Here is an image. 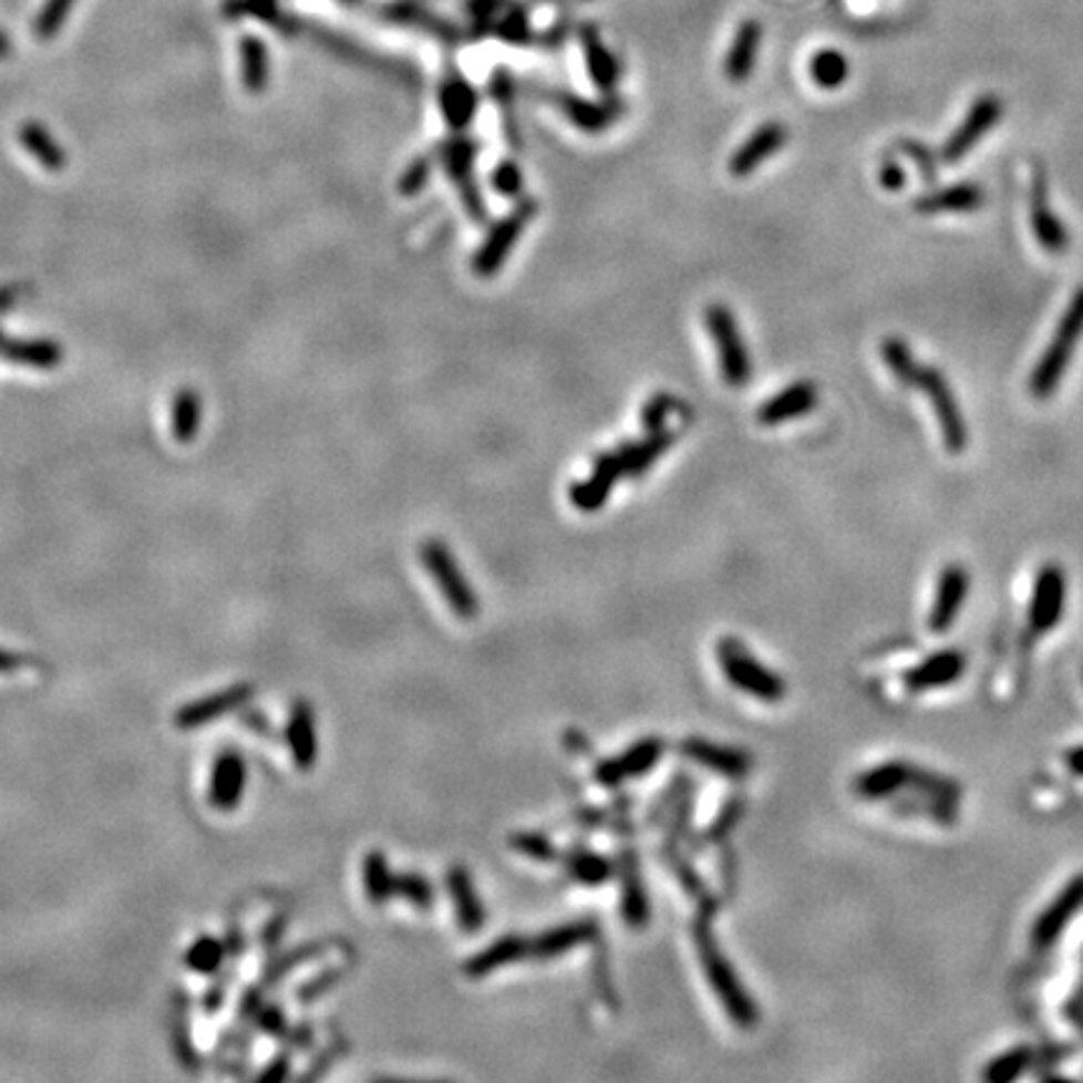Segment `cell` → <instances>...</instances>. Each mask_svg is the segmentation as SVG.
Instances as JSON below:
<instances>
[{"label": "cell", "mask_w": 1083, "mask_h": 1083, "mask_svg": "<svg viewBox=\"0 0 1083 1083\" xmlns=\"http://www.w3.org/2000/svg\"><path fill=\"white\" fill-rule=\"evenodd\" d=\"M853 791L863 801L880 803V801H893V797L916 791L924 797V805L930 818L936 821H948L953 815V807L958 795V785L953 781H948L943 775H936L930 771H920V767L910 763H900V760H888V763L873 765L866 773H860L853 781Z\"/></svg>", "instance_id": "6da1fadb"}, {"label": "cell", "mask_w": 1083, "mask_h": 1083, "mask_svg": "<svg viewBox=\"0 0 1083 1083\" xmlns=\"http://www.w3.org/2000/svg\"><path fill=\"white\" fill-rule=\"evenodd\" d=\"M692 938H695L702 971H705L712 993L718 996V1001L722 1009H725L728 1019L743 1031L755 1029L757 1005L753 1001V996L745 991V986L740 983V978L735 973V968L730 966L728 956L720 951L708 920H698L695 928H692Z\"/></svg>", "instance_id": "7a4b0ae2"}, {"label": "cell", "mask_w": 1083, "mask_h": 1083, "mask_svg": "<svg viewBox=\"0 0 1083 1083\" xmlns=\"http://www.w3.org/2000/svg\"><path fill=\"white\" fill-rule=\"evenodd\" d=\"M1081 339H1083V287L1071 297L1046 351H1043L1039 364H1035V369L1031 372L1029 389L1035 399H1049L1053 392H1056L1059 384L1063 382V377L1069 372V364L1073 354H1076Z\"/></svg>", "instance_id": "3957f363"}, {"label": "cell", "mask_w": 1083, "mask_h": 1083, "mask_svg": "<svg viewBox=\"0 0 1083 1083\" xmlns=\"http://www.w3.org/2000/svg\"><path fill=\"white\" fill-rule=\"evenodd\" d=\"M715 654H718L720 670L725 672L728 682L735 690L745 692V695L755 698L760 702H767V705L781 702L785 698L787 692L785 680L771 668H765V664L760 662L738 638H722L718 642Z\"/></svg>", "instance_id": "277c9868"}, {"label": "cell", "mask_w": 1083, "mask_h": 1083, "mask_svg": "<svg viewBox=\"0 0 1083 1083\" xmlns=\"http://www.w3.org/2000/svg\"><path fill=\"white\" fill-rule=\"evenodd\" d=\"M705 324L718 351L722 379L733 389L747 386L753 379V361H750L745 337L740 334L735 313L725 303H710L705 309Z\"/></svg>", "instance_id": "5b68a950"}, {"label": "cell", "mask_w": 1083, "mask_h": 1083, "mask_svg": "<svg viewBox=\"0 0 1083 1083\" xmlns=\"http://www.w3.org/2000/svg\"><path fill=\"white\" fill-rule=\"evenodd\" d=\"M422 565L426 567V573L432 575L434 585L440 587V592L444 595L446 605L452 607V612L462 617V620H472L479 610L477 595L467 582V577L457 565V559L450 553V547L444 545L442 539H426L420 549Z\"/></svg>", "instance_id": "8992f818"}, {"label": "cell", "mask_w": 1083, "mask_h": 1083, "mask_svg": "<svg viewBox=\"0 0 1083 1083\" xmlns=\"http://www.w3.org/2000/svg\"><path fill=\"white\" fill-rule=\"evenodd\" d=\"M916 389H920L934 406L946 450L951 454H963L968 446V424L946 374L938 372L936 367H920Z\"/></svg>", "instance_id": "52a82bcc"}, {"label": "cell", "mask_w": 1083, "mask_h": 1083, "mask_svg": "<svg viewBox=\"0 0 1083 1083\" xmlns=\"http://www.w3.org/2000/svg\"><path fill=\"white\" fill-rule=\"evenodd\" d=\"M535 212H537V204L532 202V198H525V202H519L505 218H499V221L492 226L487 239H484V244L472 259V269L477 277L482 279L494 277V274L505 266L507 256L512 254V249H515L519 236L525 234Z\"/></svg>", "instance_id": "ba28073f"}, {"label": "cell", "mask_w": 1083, "mask_h": 1083, "mask_svg": "<svg viewBox=\"0 0 1083 1083\" xmlns=\"http://www.w3.org/2000/svg\"><path fill=\"white\" fill-rule=\"evenodd\" d=\"M1066 592L1069 582L1061 565L1046 563L1035 573L1029 615H1025L1031 635L1041 638V635L1056 630L1063 612H1066Z\"/></svg>", "instance_id": "9c48e42d"}, {"label": "cell", "mask_w": 1083, "mask_h": 1083, "mask_svg": "<svg viewBox=\"0 0 1083 1083\" xmlns=\"http://www.w3.org/2000/svg\"><path fill=\"white\" fill-rule=\"evenodd\" d=\"M1081 910H1083V873L1076 878H1071L1066 886L1053 896L1049 906L1035 916L1031 928V946L1035 951H1049V948L1066 934V928L1073 924V918H1076Z\"/></svg>", "instance_id": "30bf717a"}, {"label": "cell", "mask_w": 1083, "mask_h": 1083, "mask_svg": "<svg viewBox=\"0 0 1083 1083\" xmlns=\"http://www.w3.org/2000/svg\"><path fill=\"white\" fill-rule=\"evenodd\" d=\"M440 158L446 168V174L454 180V186L460 188V196L464 202L472 218L484 221L487 216V208H484V198L479 194L477 180H474V158H477V144L467 136H454L450 141H444L440 146Z\"/></svg>", "instance_id": "8fae6325"}, {"label": "cell", "mask_w": 1083, "mask_h": 1083, "mask_svg": "<svg viewBox=\"0 0 1083 1083\" xmlns=\"http://www.w3.org/2000/svg\"><path fill=\"white\" fill-rule=\"evenodd\" d=\"M1003 116V101L993 93H986V96H978L973 101L971 111L966 113V118L961 121L951 138L946 141L943 146V161L946 164H958L963 161L971 151L976 148L978 141H981L988 131H991L999 118Z\"/></svg>", "instance_id": "7c38bea8"}, {"label": "cell", "mask_w": 1083, "mask_h": 1083, "mask_svg": "<svg viewBox=\"0 0 1083 1083\" xmlns=\"http://www.w3.org/2000/svg\"><path fill=\"white\" fill-rule=\"evenodd\" d=\"M968 590H971V575L963 565H948L940 569L934 605H930L928 612L930 632L943 635L951 630L968 600Z\"/></svg>", "instance_id": "4fadbf2b"}, {"label": "cell", "mask_w": 1083, "mask_h": 1083, "mask_svg": "<svg viewBox=\"0 0 1083 1083\" xmlns=\"http://www.w3.org/2000/svg\"><path fill=\"white\" fill-rule=\"evenodd\" d=\"M662 753H664V743L660 738L638 740V743L627 747L625 753L615 755V757L605 760V763L597 765L595 767V781H597V785H602V787H617L627 781H632V777L648 775L652 767L658 765V760L662 757Z\"/></svg>", "instance_id": "5bb4252c"}, {"label": "cell", "mask_w": 1083, "mask_h": 1083, "mask_svg": "<svg viewBox=\"0 0 1083 1083\" xmlns=\"http://www.w3.org/2000/svg\"><path fill=\"white\" fill-rule=\"evenodd\" d=\"M680 753L692 763L708 767V771L722 777H733V781H740V777L753 771V757L745 750L718 745L705 738H688L685 743H680Z\"/></svg>", "instance_id": "9a60e30c"}, {"label": "cell", "mask_w": 1083, "mask_h": 1083, "mask_svg": "<svg viewBox=\"0 0 1083 1083\" xmlns=\"http://www.w3.org/2000/svg\"><path fill=\"white\" fill-rule=\"evenodd\" d=\"M1031 226L1035 239L1049 254H1063L1069 249V229L1049 204V184L1041 168H1035L1031 184Z\"/></svg>", "instance_id": "2e32d148"}, {"label": "cell", "mask_w": 1083, "mask_h": 1083, "mask_svg": "<svg viewBox=\"0 0 1083 1083\" xmlns=\"http://www.w3.org/2000/svg\"><path fill=\"white\" fill-rule=\"evenodd\" d=\"M620 477H625V472H622L620 457H617V450L605 452L595 460L590 477H587L585 482L573 484V489H569V499H573V505L579 512L602 509L607 497H610L615 484Z\"/></svg>", "instance_id": "e0dca14e"}, {"label": "cell", "mask_w": 1083, "mask_h": 1083, "mask_svg": "<svg viewBox=\"0 0 1083 1083\" xmlns=\"http://www.w3.org/2000/svg\"><path fill=\"white\" fill-rule=\"evenodd\" d=\"M966 654L958 650H938L920 660L914 670L906 674V688L910 692H934L951 688L963 678Z\"/></svg>", "instance_id": "ac0fdd59"}, {"label": "cell", "mask_w": 1083, "mask_h": 1083, "mask_svg": "<svg viewBox=\"0 0 1083 1083\" xmlns=\"http://www.w3.org/2000/svg\"><path fill=\"white\" fill-rule=\"evenodd\" d=\"M785 144H787V128L783 123L777 121L763 123V126L750 133L745 144H740L733 158H730V174L738 178L750 176L757 166H763L767 158L775 156Z\"/></svg>", "instance_id": "d6986e66"}, {"label": "cell", "mask_w": 1083, "mask_h": 1083, "mask_svg": "<svg viewBox=\"0 0 1083 1083\" xmlns=\"http://www.w3.org/2000/svg\"><path fill=\"white\" fill-rule=\"evenodd\" d=\"M815 406H818V386L811 379H801L763 402L757 410V422L763 426H777L811 414Z\"/></svg>", "instance_id": "ffe728a7"}, {"label": "cell", "mask_w": 1083, "mask_h": 1083, "mask_svg": "<svg viewBox=\"0 0 1083 1083\" xmlns=\"http://www.w3.org/2000/svg\"><path fill=\"white\" fill-rule=\"evenodd\" d=\"M986 204V194L978 184H956L948 188H940V192H930L918 196L914 202L916 214L924 216H936V214H971L978 212Z\"/></svg>", "instance_id": "44dd1931"}, {"label": "cell", "mask_w": 1083, "mask_h": 1083, "mask_svg": "<svg viewBox=\"0 0 1083 1083\" xmlns=\"http://www.w3.org/2000/svg\"><path fill=\"white\" fill-rule=\"evenodd\" d=\"M446 888H450L457 926L464 934H477L484 926V920H487V914H484V906L477 896V888H474L470 870L464 866H452L450 873H446Z\"/></svg>", "instance_id": "7402d4cb"}, {"label": "cell", "mask_w": 1083, "mask_h": 1083, "mask_svg": "<svg viewBox=\"0 0 1083 1083\" xmlns=\"http://www.w3.org/2000/svg\"><path fill=\"white\" fill-rule=\"evenodd\" d=\"M595 936H597V924L592 918L573 920V924L549 928L542 936H537L535 940H529V956L542 958V961H549V958H557V956H565L569 951H575L577 946L590 943Z\"/></svg>", "instance_id": "603a6c76"}, {"label": "cell", "mask_w": 1083, "mask_h": 1083, "mask_svg": "<svg viewBox=\"0 0 1083 1083\" xmlns=\"http://www.w3.org/2000/svg\"><path fill=\"white\" fill-rule=\"evenodd\" d=\"M620 863H622V868H620V873H622V908L620 910L627 920V926L640 930V928L648 926V920H650V900H648V890H644L638 855H635L632 850H625L620 855Z\"/></svg>", "instance_id": "cb8c5ba5"}, {"label": "cell", "mask_w": 1083, "mask_h": 1083, "mask_svg": "<svg viewBox=\"0 0 1083 1083\" xmlns=\"http://www.w3.org/2000/svg\"><path fill=\"white\" fill-rule=\"evenodd\" d=\"M251 695H254L251 685H236V688H229L224 692H216V695L206 698V700H198V702H194V705L180 710L176 715V725L180 730L208 725V722L226 715V712L241 708L244 702L251 700Z\"/></svg>", "instance_id": "d4e9b609"}, {"label": "cell", "mask_w": 1083, "mask_h": 1083, "mask_svg": "<svg viewBox=\"0 0 1083 1083\" xmlns=\"http://www.w3.org/2000/svg\"><path fill=\"white\" fill-rule=\"evenodd\" d=\"M246 785L244 757L234 750L218 755L214 777H212V803L218 811H234L239 805Z\"/></svg>", "instance_id": "484cf974"}, {"label": "cell", "mask_w": 1083, "mask_h": 1083, "mask_svg": "<svg viewBox=\"0 0 1083 1083\" xmlns=\"http://www.w3.org/2000/svg\"><path fill=\"white\" fill-rule=\"evenodd\" d=\"M287 740H289L291 757L299 771H311L313 763H317L319 747H317V725H313V710L307 700H297V705L291 708Z\"/></svg>", "instance_id": "4316f807"}, {"label": "cell", "mask_w": 1083, "mask_h": 1083, "mask_svg": "<svg viewBox=\"0 0 1083 1083\" xmlns=\"http://www.w3.org/2000/svg\"><path fill=\"white\" fill-rule=\"evenodd\" d=\"M525 956H529V940L527 938H522L517 934L502 936V938L494 940V943L484 948V951L474 953L470 961L464 963V973H467L470 978L489 976L494 971H499V968L512 966Z\"/></svg>", "instance_id": "83f0119b"}, {"label": "cell", "mask_w": 1083, "mask_h": 1083, "mask_svg": "<svg viewBox=\"0 0 1083 1083\" xmlns=\"http://www.w3.org/2000/svg\"><path fill=\"white\" fill-rule=\"evenodd\" d=\"M477 91L462 79V75H450L440 85V109L444 113L446 123L454 131H464L472 123L474 113H477Z\"/></svg>", "instance_id": "f1b7e54d"}, {"label": "cell", "mask_w": 1083, "mask_h": 1083, "mask_svg": "<svg viewBox=\"0 0 1083 1083\" xmlns=\"http://www.w3.org/2000/svg\"><path fill=\"white\" fill-rule=\"evenodd\" d=\"M760 38H763V28L757 21L740 23L725 59V75L730 83H745L750 79V73L755 69Z\"/></svg>", "instance_id": "f546056e"}, {"label": "cell", "mask_w": 1083, "mask_h": 1083, "mask_svg": "<svg viewBox=\"0 0 1083 1083\" xmlns=\"http://www.w3.org/2000/svg\"><path fill=\"white\" fill-rule=\"evenodd\" d=\"M672 442H674V432L660 430V432H650L640 442L620 446V450H617V457L622 462L625 477H640V474L648 472L652 464L670 450Z\"/></svg>", "instance_id": "4dcf8cb0"}, {"label": "cell", "mask_w": 1083, "mask_h": 1083, "mask_svg": "<svg viewBox=\"0 0 1083 1083\" xmlns=\"http://www.w3.org/2000/svg\"><path fill=\"white\" fill-rule=\"evenodd\" d=\"M0 354L18 367L55 369L63 359V349L49 339H11L3 341Z\"/></svg>", "instance_id": "1f68e13d"}, {"label": "cell", "mask_w": 1083, "mask_h": 1083, "mask_svg": "<svg viewBox=\"0 0 1083 1083\" xmlns=\"http://www.w3.org/2000/svg\"><path fill=\"white\" fill-rule=\"evenodd\" d=\"M202 399L194 389H178L174 404H171V432H174V440L178 444L194 442L198 426H202Z\"/></svg>", "instance_id": "d6a6232c"}, {"label": "cell", "mask_w": 1083, "mask_h": 1083, "mask_svg": "<svg viewBox=\"0 0 1083 1083\" xmlns=\"http://www.w3.org/2000/svg\"><path fill=\"white\" fill-rule=\"evenodd\" d=\"M565 868L569 876L582 886H605L607 880L612 878V860L605 858V855H597L587 848H575L565 855Z\"/></svg>", "instance_id": "836d02e7"}, {"label": "cell", "mask_w": 1083, "mask_h": 1083, "mask_svg": "<svg viewBox=\"0 0 1083 1083\" xmlns=\"http://www.w3.org/2000/svg\"><path fill=\"white\" fill-rule=\"evenodd\" d=\"M557 106L577 128L587 133H600L615 121L617 113L607 103H592L575 96H557Z\"/></svg>", "instance_id": "e575fe53"}, {"label": "cell", "mask_w": 1083, "mask_h": 1083, "mask_svg": "<svg viewBox=\"0 0 1083 1083\" xmlns=\"http://www.w3.org/2000/svg\"><path fill=\"white\" fill-rule=\"evenodd\" d=\"M21 144L31 154L38 166L45 171H63L65 168V151L55 144V138L45 131L41 123H25L21 128Z\"/></svg>", "instance_id": "d590c367"}, {"label": "cell", "mask_w": 1083, "mask_h": 1083, "mask_svg": "<svg viewBox=\"0 0 1083 1083\" xmlns=\"http://www.w3.org/2000/svg\"><path fill=\"white\" fill-rule=\"evenodd\" d=\"M241 79L249 93H264L269 85V51L254 35L241 41Z\"/></svg>", "instance_id": "8d00e7d4"}, {"label": "cell", "mask_w": 1083, "mask_h": 1083, "mask_svg": "<svg viewBox=\"0 0 1083 1083\" xmlns=\"http://www.w3.org/2000/svg\"><path fill=\"white\" fill-rule=\"evenodd\" d=\"M880 354H883V361H886V367L890 369V374L896 377V382L900 386L916 389L920 364L916 361L914 351H910L906 341L898 339V337H888L880 344Z\"/></svg>", "instance_id": "74e56055"}, {"label": "cell", "mask_w": 1083, "mask_h": 1083, "mask_svg": "<svg viewBox=\"0 0 1083 1083\" xmlns=\"http://www.w3.org/2000/svg\"><path fill=\"white\" fill-rule=\"evenodd\" d=\"M364 890L372 906H386L394 896V873L384 853L372 850L364 860Z\"/></svg>", "instance_id": "f35d334b"}, {"label": "cell", "mask_w": 1083, "mask_h": 1083, "mask_svg": "<svg viewBox=\"0 0 1083 1083\" xmlns=\"http://www.w3.org/2000/svg\"><path fill=\"white\" fill-rule=\"evenodd\" d=\"M1031 1066H1033V1051L1029 1046H1015L988 1061L981 1079L988 1083H1009L1021 1079Z\"/></svg>", "instance_id": "ab89813d"}, {"label": "cell", "mask_w": 1083, "mask_h": 1083, "mask_svg": "<svg viewBox=\"0 0 1083 1083\" xmlns=\"http://www.w3.org/2000/svg\"><path fill=\"white\" fill-rule=\"evenodd\" d=\"M582 41L587 53V69H590L595 85L602 91H612V85L617 81V63L610 55V51L605 49L600 38H597L592 31H585Z\"/></svg>", "instance_id": "60d3db41"}, {"label": "cell", "mask_w": 1083, "mask_h": 1083, "mask_svg": "<svg viewBox=\"0 0 1083 1083\" xmlns=\"http://www.w3.org/2000/svg\"><path fill=\"white\" fill-rule=\"evenodd\" d=\"M848 59L835 49H823L811 59V79L825 91L840 89L848 79Z\"/></svg>", "instance_id": "b9f144b4"}, {"label": "cell", "mask_w": 1083, "mask_h": 1083, "mask_svg": "<svg viewBox=\"0 0 1083 1083\" xmlns=\"http://www.w3.org/2000/svg\"><path fill=\"white\" fill-rule=\"evenodd\" d=\"M394 896L404 898L416 910H432L434 906V888L422 873L406 870L394 876Z\"/></svg>", "instance_id": "7bdbcfd3"}, {"label": "cell", "mask_w": 1083, "mask_h": 1083, "mask_svg": "<svg viewBox=\"0 0 1083 1083\" xmlns=\"http://www.w3.org/2000/svg\"><path fill=\"white\" fill-rule=\"evenodd\" d=\"M73 3L75 0H45L33 21V35L38 41H51V38L61 31V25L65 23V18H69Z\"/></svg>", "instance_id": "ee69618b"}, {"label": "cell", "mask_w": 1083, "mask_h": 1083, "mask_svg": "<svg viewBox=\"0 0 1083 1083\" xmlns=\"http://www.w3.org/2000/svg\"><path fill=\"white\" fill-rule=\"evenodd\" d=\"M509 848L522 853V855H527V858L537 860V863H549V860L557 858V850H555L553 840H549L547 835H542V833H515L509 838Z\"/></svg>", "instance_id": "f6af8a7d"}, {"label": "cell", "mask_w": 1083, "mask_h": 1083, "mask_svg": "<svg viewBox=\"0 0 1083 1083\" xmlns=\"http://www.w3.org/2000/svg\"><path fill=\"white\" fill-rule=\"evenodd\" d=\"M674 406H678V399L668 392H658L654 396H650L648 404L642 406V414H640L642 430L648 434L664 430V422H668V416L674 412Z\"/></svg>", "instance_id": "bcb514c9"}, {"label": "cell", "mask_w": 1083, "mask_h": 1083, "mask_svg": "<svg viewBox=\"0 0 1083 1083\" xmlns=\"http://www.w3.org/2000/svg\"><path fill=\"white\" fill-rule=\"evenodd\" d=\"M432 158L430 156H420V158H414L410 166L404 168V174L399 176V194L402 196H416V194H422L426 184H430V178H432Z\"/></svg>", "instance_id": "7dc6e473"}, {"label": "cell", "mask_w": 1083, "mask_h": 1083, "mask_svg": "<svg viewBox=\"0 0 1083 1083\" xmlns=\"http://www.w3.org/2000/svg\"><path fill=\"white\" fill-rule=\"evenodd\" d=\"M327 948H329V946H327V943H319V940H317V943H309V946H299V948H293V951H289L287 956H281L279 961L269 968V973H266V983H274V981H277V978L287 976V973H289V971H293V968H297V966L307 963V961H311V958L321 956V953L327 951Z\"/></svg>", "instance_id": "c3c4849f"}, {"label": "cell", "mask_w": 1083, "mask_h": 1083, "mask_svg": "<svg viewBox=\"0 0 1083 1083\" xmlns=\"http://www.w3.org/2000/svg\"><path fill=\"white\" fill-rule=\"evenodd\" d=\"M224 958V946L216 938H198L196 946L188 951V966L198 973H212Z\"/></svg>", "instance_id": "681fc988"}, {"label": "cell", "mask_w": 1083, "mask_h": 1083, "mask_svg": "<svg viewBox=\"0 0 1083 1083\" xmlns=\"http://www.w3.org/2000/svg\"><path fill=\"white\" fill-rule=\"evenodd\" d=\"M492 186L494 192L509 198H517L525 188V174L515 164V161H502V164L492 171Z\"/></svg>", "instance_id": "f907efd6"}, {"label": "cell", "mask_w": 1083, "mask_h": 1083, "mask_svg": "<svg viewBox=\"0 0 1083 1083\" xmlns=\"http://www.w3.org/2000/svg\"><path fill=\"white\" fill-rule=\"evenodd\" d=\"M347 976V968H327L324 973L317 976V978H311V981L299 988V1001H313V999H319V996H324L329 993L331 988H334L341 978Z\"/></svg>", "instance_id": "816d5d0a"}, {"label": "cell", "mask_w": 1083, "mask_h": 1083, "mask_svg": "<svg viewBox=\"0 0 1083 1083\" xmlns=\"http://www.w3.org/2000/svg\"><path fill=\"white\" fill-rule=\"evenodd\" d=\"M738 815H740V805H738V801H733V805H728L725 811L718 815L715 825H712V828L708 831V838H720V835H725L730 828H733Z\"/></svg>", "instance_id": "f5cc1de1"}, {"label": "cell", "mask_w": 1083, "mask_h": 1083, "mask_svg": "<svg viewBox=\"0 0 1083 1083\" xmlns=\"http://www.w3.org/2000/svg\"><path fill=\"white\" fill-rule=\"evenodd\" d=\"M906 184V174L896 164V161H886V166L880 168V186L888 188V192H898Z\"/></svg>", "instance_id": "db71d44e"}, {"label": "cell", "mask_w": 1083, "mask_h": 1083, "mask_svg": "<svg viewBox=\"0 0 1083 1083\" xmlns=\"http://www.w3.org/2000/svg\"><path fill=\"white\" fill-rule=\"evenodd\" d=\"M259 1021H261V1029L274 1033V1035H283L289 1031L287 1021H283V1013H279L277 1009H264L259 1015Z\"/></svg>", "instance_id": "11a10c76"}, {"label": "cell", "mask_w": 1083, "mask_h": 1083, "mask_svg": "<svg viewBox=\"0 0 1083 1083\" xmlns=\"http://www.w3.org/2000/svg\"><path fill=\"white\" fill-rule=\"evenodd\" d=\"M289 1066H291L289 1056H279V1059H274L271 1066L266 1069V1071H261L256 1079H259V1081H281V1079L289 1076Z\"/></svg>", "instance_id": "9f6ffc18"}, {"label": "cell", "mask_w": 1083, "mask_h": 1083, "mask_svg": "<svg viewBox=\"0 0 1083 1083\" xmlns=\"http://www.w3.org/2000/svg\"><path fill=\"white\" fill-rule=\"evenodd\" d=\"M25 662V658H21V654H13V652H6V650H0V672H13V670H21Z\"/></svg>", "instance_id": "6f0895ef"}, {"label": "cell", "mask_w": 1083, "mask_h": 1083, "mask_svg": "<svg viewBox=\"0 0 1083 1083\" xmlns=\"http://www.w3.org/2000/svg\"><path fill=\"white\" fill-rule=\"evenodd\" d=\"M1066 767H1069V771L1073 775L1083 777V745L1069 750V753H1066Z\"/></svg>", "instance_id": "680465c9"}, {"label": "cell", "mask_w": 1083, "mask_h": 1083, "mask_svg": "<svg viewBox=\"0 0 1083 1083\" xmlns=\"http://www.w3.org/2000/svg\"><path fill=\"white\" fill-rule=\"evenodd\" d=\"M18 293H21V289H18V287H3V289H0V311L11 309L13 303L18 301Z\"/></svg>", "instance_id": "91938a15"}, {"label": "cell", "mask_w": 1083, "mask_h": 1083, "mask_svg": "<svg viewBox=\"0 0 1083 1083\" xmlns=\"http://www.w3.org/2000/svg\"><path fill=\"white\" fill-rule=\"evenodd\" d=\"M8 53H11V41H8L6 33H0V59H6Z\"/></svg>", "instance_id": "94428289"}]
</instances>
